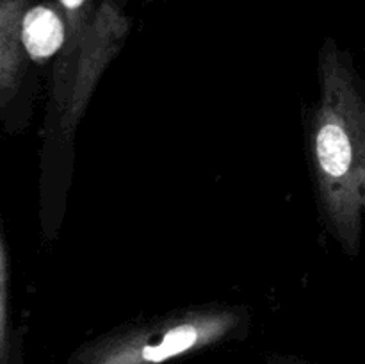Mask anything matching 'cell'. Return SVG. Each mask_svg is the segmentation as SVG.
<instances>
[{"label": "cell", "instance_id": "3957f363", "mask_svg": "<svg viewBox=\"0 0 365 364\" xmlns=\"http://www.w3.org/2000/svg\"><path fill=\"white\" fill-rule=\"evenodd\" d=\"M128 29H130V18L123 13V7L116 0H102L75 61L66 113L59 121L66 134H73L96 81L107 63L123 45Z\"/></svg>", "mask_w": 365, "mask_h": 364}, {"label": "cell", "instance_id": "6da1fadb", "mask_svg": "<svg viewBox=\"0 0 365 364\" xmlns=\"http://www.w3.org/2000/svg\"><path fill=\"white\" fill-rule=\"evenodd\" d=\"M317 75L319 96L307 127L316 206L328 234L356 256L365 223V84L331 38L319 50Z\"/></svg>", "mask_w": 365, "mask_h": 364}, {"label": "cell", "instance_id": "52a82bcc", "mask_svg": "<svg viewBox=\"0 0 365 364\" xmlns=\"http://www.w3.org/2000/svg\"><path fill=\"white\" fill-rule=\"evenodd\" d=\"M9 259L2 238V305H0V364H21V339L16 338L14 320L9 314Z\"/></svg>", "mask_w": 365, "mask_h": 364}, {"label": "cell", "instance_id": "5b68a950", "mask_svg": "<svg viewBox=\"0 0 365 364\" xmlns=\"http://www.w3.org/2000/svg\"><path fill=\"white\" fill-rule=\"evenodd\" d=\"M21 43L34 63H46L64 52L68 45V25L57 4L32 2L21 18Z\"/></svg>", "mask_w": 365, "mask_h": 364}, {"label": "cell", "instance_id": "7a4b0ae2", "mask_svg": "<svg viewBox=\"0 0 365 364\" xmlns=\"http://www.w3.org/2000/svg\"><path fill=\"white\" fill-rule=\"evenodd\" d=\"M248 327L242 307H185L110 328L77 346L66 364H168L242 338Z\"/></svg>", "mask_w": 365, "mask_h": 364}, {"label": "cell", "instance_id": "8992f818", "mask_svg": "<svg viewBox=\"0 0 365 364\" xmlns=\"http://www.w3.org/2000/svg\"><path fill=\"white\" fill-rule=\"evenodd\" d=\"M56 4L63 11L68 25V45L64 52L61 54L59 63H57L56 77V102L61 121L66 113L75 61H77L78 50H81L82 43H84L86 36L91 29L100 4H96L95 0H56Z\"/></svg>", "mask_w": 365, "mask_h": 364}, {"label": "cell", "instance_id": "277c9868", "mask_svg": "<svg viewBox=\"0 0 365 364\" xmlns=\"http://www.w3.org/2000/svg\"><path fill=\"white\" fill-rule=\"evenodd\" d=\"M34 0H0V96L6 111L20 91L24 61L21 18Z\"/></svg>", "mask_w": 365, "mask_h": 364}]
</instances>
